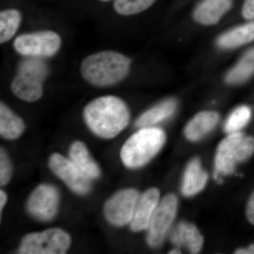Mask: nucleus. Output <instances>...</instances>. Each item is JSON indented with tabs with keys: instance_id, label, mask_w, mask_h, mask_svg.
I'll use <instances>...</instances> for the list:
<instances>
[{
	"instance_id": "1",
	"label": "nucleus",
	"mask_w": 254,
	"mask_h": 254,
	"mask_svg": "<svg viewBox=\"0 0 254 254\" xmlns=\"http://www.w3.org/2000/svg\"><path fill=\"white\" fill-rule=\"evenodd\" d=\"M87 127L100 138L110 139L118 136L128 125L130 113L123 100L113 96L99 97L83 110Z\"/></svg>"
},
{
	"instance_id": "2",
	"label": "nucleus",
	"mask_w": 254,
	"mask_h": 254,
	"mask_svg": "<svg viewBox=\"0 0 254 254\" xmlns=\"http://www.w3.org/2000/svg\"><path fill=\"white\" fill-rule=\"evenodd\" d=\"M131 60L118 52H98L86 57L81 64L82 77L93 86H113L129 72Z\"/></svg>"
},
{
	"instance_id": "3",
	"label": "nucleus",
	"mask_w": 254,
	"mask_h": 254,
	"mask_svg": "<svg viewBox=\"0 0 254 254\" xmlns=\"http://www.w3.org/2000/svg\"><path fill=\"white\" fill-rule=\"evenodd\" d=\"M165 141V133L156 127H143L125 142L121 159L125 166L137 168L150 161L160 151Z\"/></svg>"
},
{
	"instance_id": "4",
	"label": "nucleus",
	"mask_w": 254,
	"mask_h": 254,
	"mask_svg": "<svg viewBox=\"0 0 254 254\" xmlns=\"http://www.w3.org/2000/svg\"><path fill=\"white\" fill-rule=\"evenodd\" d=\"M48 73V66L41 58H28L20 64L11 83V91L23 101H37L43 96Z\"/></svg>"
},
{
	"instance_id": "5",
	"label": "nucleus",
	"mask_w": 254,
	"mask_h": 254,
	"mask_svg": "<svg viewBox=\"0 0 254 254\" xmlns=\"http://www.w3.org/2000/svg\"><path fill=\"white\" fill-rule=\"evenodd\" d=\"M71 245V237L59 228L28 234L23 237L19 253L22 254H63Z\"/></svg>"
},
{
	"instance_id": "6",
	"label": "nucleus",
	"mask_w": 254,
	"mask_h": 254,
	"mask_svg": "<svg viewBox=\"0 0 254 254\" xmlns=\"http://www.w3.org/2000/svg\"><path fill=\"white\" fill-rule=\"evenodd\" d=\"M62 46L61 37L56 32L43 31L26 33L14 40L16 53L27 58H43L54 56Z\"/></svg>"
},
{
	"instance_id": "7",
	"label": "nucleus",
	"mask_w": 254,
	"mask_h": 254,
	"mask_svg": "<svg viewBox=\"0 0 254 254\" xmlns=\"http://www.w3.org/2000/svg\"><path fill=\"white\" fill-rule=\"evenodd\" d=\"M177 210V198L175 195H166L159 202L147 229V242L150 247H158L163 242L175 220Z\"/></svg>"
},
{
	"instance_id": "8",
	"label": "nucleus",
	"mask_w": 254,
	"mask_h": 254,
	"mask_svg": "<svg viewBox=\"0 0 254 254\" xmlns=\"http://www.w3.org/2000/svg\"><path fill=\"white\" fill-rule=\"evenodd\" d=\"M140 195L133 189L120 190L105 203V218L112 225L121 227L130 223Z\"/></svg>"
},
{
	"instance_id": "9",
	"label": "nucleus",
	"mask_w": 254,
	"mask_h": 254,
	"mask_svg": "<svg viewBox=\"0 0 254 254\" xmlns=\"http://www.w3.org/2000/svg\"><path fill=\"white\" fill-rule=\"evenodd\" d=\"M48 163L53 173L75 193L86 194L91 190L90 179L85 176L70 159L54 153L50 157Z\"/></svg>"
},
{
	"instance_id": "10",
	"label": "nucleus",
	"mask_w": 254,
	"mask_h": 254,
	"mask_svg": "<svg viewBox=\"0 0 254 254\" xmlns=\"http://www.w3.org/2000/svg\"><path fill=\"white\" fill-rule=\"evenodd\" d=\"M59 198V193L55 187L50 185H39L28 198V212L38 220L49 221L58 212Z\"/></svg>"
},
{
	"instance_id": "11",
	"label": "nucleus",
	"mask_w": 254,
	"mask_h": 254,
	"mask_svg": "<svg viewBox=\"0 0 254 254\" xmlns=\"http://www.w3.org/2000/svg\"><path fill=\"white\" fill-rule=\"evenodd\" d=\"M240 132L230 133L219 145L215 160L214 179L218 183L222 182L220 175H230L235 172L237 163V148L245 137Z\"/></svg>"
},
{
	"instance_id": "12",
	"label": "nucleus",
	"mask_w": 254,
	"mask_h": 254,
	"mask_svg": "<svg viewBox=\"0 0 254 254\" xmlns=\"http://www.w3.org/2000/svg\"><path fill=\"white\" fill-rule=\"evenodd\" d=\"M159 202L160 191L158 189H150L139 197L130 222L132 231L137 232L148 229Z\"/></svg>"
},
{
	"instance_id": "13",
	"label": "nucleus",
	"mask_w": 254,
	"mask_h": 254,
	"mask_svg": "<svg viewBox=\"0 0 254 254\" xmlns=\"http://www.w3.org/2000/svg\"><path fill=\"white\" fill-rule=\"evenodd\" d=\"M231 7V0H203L195 8L193 18L205 26L216 24Z\"/></svg>"
},
{
	"instance_id": "14",
	"label": "nucleus",
	"mask_w": 254,
	"mask_h": 254,
	"mask_svg": "<svg viewBox=\"0 0 254 254\" xmlns=\"http://www.w3.org/2000/svg\"><path fill=\"white\" fill-rule=\"evenodd\" d=\"M174 245L185 247L191 254H198L203 245V238L198 229L188 222H180L170 235Z\"/></svg>"
},
{
	"instance_id": "15",
	"label": "nucleus",
	"mask_w": 254,
	"mask_h": 254,
	"mask_svg": "<svg viewBox=\"0 0 254 254\" xmlns=\"http://www.w3.org/2000/svg\"><path fill=\"white\" fill-rule=\"evenodd\" d=\"M69 159L78 170L90 180L97 179L100 175L99 167L90 155L86 145L81 141H76L70 147Z\"/></svg>"
},
{
	"instance_id": "16",
	"label": "nucleus",
	"mask_w": 254,
	"mask_h": 254,
	"mask_svg": "<svg viewBox=\"0 0 254 254\" xmlns=\"http://www.w3.org/2000/svg\"><path fill=\"white\" fill-rule=\"evenodd\" d=\"M208 181V175L201 168L198 159H193L185 170L182 182L184 195L191 196L203 190Z\"/></svg>"
},
{
	"instance_id": "17",
	"label": "nucleus",
	"mask_w": 254,
	"mask_h": 254,
	"mask_svg": "<svg viewBox=\"0 0 254 254\" xmlns=\"http://www.w3.org/2000/svg\"><path fill=\"white\" fill-rule=\"evenodd\" d=\"M220 120L215 112L205 111L197 114L187 125L185 135L189 140L198 141L215 128Z\"/></svg>"
},
{
	"instance_id": "18",
	"label": "nucleus",
	"mask_w": 254,
	"mask_h": 254,
	"mask_svg": "<svg viewBox=\"0 0 254 254\" xmlns=\"http://www.w3.org/2000/svg\"><path fill=\"white\" fill-rule=\"evenodd\" d=\"M254 41V21L225 32L217 40V45L222 49L238 48Z\"/></svg>"
},
{
	"instance_id": "19",
	"label": "nucleus",
	"mask_w": 254,
	"mask_h": 254,
	"mask_svg": "<svg viewBox=\"0 0 254 254\" xmlns=\"http://www.w3.org/2000/svg\"><path fill=\"white\" fill-rule=\"evenodd\" d=\"M25 129L22 119L13 113L4 103L0 104V135L5 139L18 138Z\"/></svg>"
},
{
	"instance_id": "20",
	"label": "nucleus",
	"mask_w": 254,
	"mask_h": 254,
	"mask_svg": "<svg viewBox=\"0 0 254 254\" xmlns=\"http://www.w3.org/2000/svg\"><path fill=\"white\" fill-rule=\"evenodd\" d=\"M177 108V103L175 100L170 99L163 101L151 109L147 110L136 120L137 127H148L153 126L164 121L173 115Z\"/></svg>"
},
{
	"instance_id": "21",
	"label": "nucleus",
	"mask_w": 254,
	"mask_h": 254,
	"mask_svg": "<svg viewBox=\"0 0 254 254\" xmlns=\"http://www.w3.org/2000/svg\"><path fill=\"white\" fill-rule=\"evenodd\" d=\"M254 74V48L246 52L225 78L228 84H240Z\"/></svg>"
},
{
	"instance_id": "22",
	"label": "nucleus",
	"mask_w": 254,
	"mask_h": 254,
	"mask_svg": "<svg viewBox=\"0 0 254 254\" xmlns=\"http://www.w3.org/2000/svg\"><path fill=\"white\" fill-rule=\"evenodd\" d=\"M22 21L21 11L16 9H6L0 12V43L10 41L17 32Z\"/></svg>"
},
{
	"instance_id": "23",
	"label": "nucleus",
	"mask_w": 254,
	"mask_h": 254,
	"mask_svg": "<svg viewBox=\"0 0 254 254\" xmlns=\"http://www.w3.org/2000/svg\"><path fill=\"white\" fill-rule=\"evenodd\" d=\"M156 0H114L115 11L122 16H131L150 7Z\"/></svg>"
},
{
	"instance_id": "24",
	"label": "nucleus",
	"mask_w": 254,
	"mask_h": 254,
	"mask_svg": "<svg viewBox=\"0 0 254 254\" xmlns=\"http://www.w3.org/2000/svg\"><path fill=\"white\" fill-rule=\"evenodd\" d=\"M252 110L246 105L239 107L234 110L227 118L225 131L228 133H236L244 128L250 121Z\"/></svg>"
},
{
	"instance_id": "25",
	"label": "nucleus",
	"mask_w": 254,
	"mask_h": 254,
	"mask_svg": "<svg viewBox=\"0 0 254 254\" xmlns=\"http://www.w3.org/2000/svg\"><path fill=\"white\" fill-rule=\"evenodd\" d=\"M254 138L245 136L240 142L237 148V163L246 161L254 154Z\"/></svg>"
},
{
	"instance_id": "26",
	"label": "nucleus",
	"mask_w": 254,
	"mask_h": 254,
	"mask_svg": "<svg viewBox=\"0 0 254 254\" xmlns=\"http://www.w3.org/2000/svg\"><path fill=\"white\" fill-rule=\"evenodd\" d=\"M11 165L9 157L5 150L1 148L0 150V185L4 186L10 181L11 177Z\"/></svg>"
},
{
	"instance_id": "27",
	"label": "nucleus",
	"mask_w": 254,
	"mask_h": 254,
	"mask_svg": "<svg viewBox=\"0 0 254 254\" xmlns=\"http://www.w3.org/2000/svg\"><path fill=\"white\" fill-rule=\"evenodd\" d=\"M242 13L246 19H254V0H245Z\"/></svg>"
},
{
	"instance_id": "28",
	"label": "nucleus",
	"mask_w": 254,
	"mask_h": 254,
	"mask_svg": "<svg viewBox=\"0 0 254 254\" xmlns=\"http://www.w3.org/2000/svg\"><path fill=\"white\" fill-rule=\"evenodd\" d=\"M247 218L252 225H254V191L251 195L247 206Z\"/></svg>"
},
{
	"instance_id": "29",
	"label": "nucleus",
	"mask_w": 254,
	"mask_h": 254,
	"mask_svg": "<svg viewBox=\"0 0 254 254\" xmlns=\"http://www.w3.org/2000/svg\"><path fill=\"white\" fill-rule=\"evenodd\" d=\"M6 201H7L6 193L3 190H0V211H1V213L5 204H6Z\"/></svg>"
},
{
	"instance_id": "30",
	"label": "nucleus",
	"mask_w": 254,
	"mask_h": 254,
	"mask_svg": "<svg viewBox=\"0 0 254 254\" xmlns=\"http://www.w3.org/2000/svg\"><path fill=\"white\" fill-rule=\"evenodd\" d=\"M237 254H254V245H252L247 249H240L236 251Z\"/></svg>"
},
{
	"instance_id": "31",
	"label": "nucleus",
	"mask_w": 254,
	"mask_h": 254,
	"mask_svg": "<svg viewBox=\"0 0 254 254\" xmlns=\"http://www.w3.org/2000/svg\"><path fill=\"white\" fill-rule=\"evenodd\" d=\"M170 254H181V252H180V251L179 250H174L171 251V252H170Z\"/></svg>"
},
{
	"instance_id": "32",
	"label": "nucleus",
	"mask_w": 254,
	"mask_h": 254,
	"mask_svg": "<svg viewBox=\"0 0 254 254\" xmlns=\"http://www.w3.org/2000/svg\"><path fill=\"white\" fill-rule=\"evenodd\" d=\"M100 1H103V2H108V1H112V0H98Z\"/></svg>"
}]
</instances>
